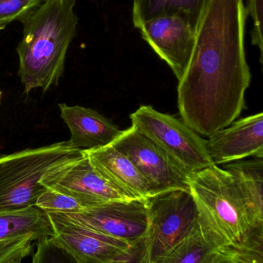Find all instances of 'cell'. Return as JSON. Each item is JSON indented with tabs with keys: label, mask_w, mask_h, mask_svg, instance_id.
I'll return each mask as SVG.
<instances>
[{
	"label": "cell",
	"mask_w": 263,
	"mask_h": 263,
	"mask_svg": "<svg viewBox=\"0 0 263 263\" xmlns=\"http://www.w3.org/2000/svg\"><path fill=\"white\" fill-rule=\"evenodd\" d=\"M243 0H208L196 29L189 64L179 81L182 120L209 136L240 116L251 72L245 52Z\"/></svg>",
	"instance_id": "obj_1"
},
{
	"label": "cell",
	"mask_w": 263,
	"mask_h": 263,
	"mask_svg": "<svg viewBox=\"0 0 263 263\" xmlns=\"http://www.w3.org/2000/svg\"><path fill=\"white\" fill-rule=\"evenodd\" d=\"M76 0H45L26 20L17 47L19 76L25 92H43L58 83L66 52L77 35Z\"/></svg>",
	"instance_id": "obj_2"
},
{
	"label": "cell",
	"mask_w": 263,
	"mask_h": 263,
	"mask_svg": "<svg viewBox=\"0 0 263 263\" xmlns=\"http://www.w3.org/2000/svg\"><path fill=\"white\" fill-rule=\"evenodd\" d=\"M188 185L201 232L218 252L239 242L256 224L236 179L226 170L213 165L190 173Z\"/></svg>",
	"instance_id": "obj_3"
},
{
	"label": "cell",
	"mask_w": 263,
	"mask_h": 263,
	"mask_svg": "<svg viewBox=\"0 0 263 263\" xmlns=\"http://www.w3.org/2000/svg\"><path fill=\"white\" fill-rule=\"evenodd\" d=\"M83 156L84 150L64 141L0 157V213L35 206L47 190L40 182Z\"/></svg>",
	"instance_id": "obj_4"
},
{
	"label": "cell",
	"mask_w": 263,
	"mask_h": 263,
	"mask_svg": "<svg viewBox=\"0 0 263 263\" xmlns=\"http://www.w3.org/2000/svg\"><path fill=\"white\" fill-rule=\"evenodd\" d=\"M148 263H154L183 240L199 225L196 201L189 190H173L146 199Z\"/></svg>",
	"instance_id": "obj_5"
},
{
	"label": "cell",
	"mask_w": 263,
	"mask_h": 263,
	"mask_svg": "<svg viewBox=\"0 0 263 263\" xmlns=\"http://www.w3.org/2000/svg\"><path fill=\"white\" fill-rule=\"evenodd\" d=\"M132 126L160 145L189 173L214 165L202 139L182 120L142 106L130 116Z\"/></svg>",
	"instance_id": "obj_6"
},
{
	"label": "cell",
	"mask_w": 263,
	"mask_h": 263,
	"mask_svg": "<svg viewBox=\"0 0 263 263\" xmlns=\"http://www.w3.org/2000/svg\"><path fill=\"white\" fill-rule=\"evenodd\" d=\"M111 145L135 165L153 195L173 190H189L190 173L135 126L122 131Z\"/></svg>",
	"instance_id": "obj_7"
},
{
	"label": "cell",
	"mask_w": 263,
	"mask_h": 263,
	"mask_svg": "<svg viewBox=\"0 0 263 263\" xmlns=\"http://www.w3.org/2000/svg\"><path fill=\"white\" fill-rule=\"evenodd\" d=\"M46 189L77 199L85 209L105 202L136 199L100 174L84 156L40 182Z\"/></svg>",
	"instance_id": "obj_8"
},
{
	"label": "cell",
	"mask_w": 263,
	"mask_h": 263,
	"mask_svg": "<svg viewBox=\"0 0 263 263\" xmlns=\"http://www.w3.org/2000/svg\"><path fill=\"white\" fill-rule=\"evenodd\" d=\"M46 214L54 231L51 237L78 263H111L133 243L93 230L65 213Z\"/></svg>",
	"instance_id": "obj_9"
},
{
	"label": "cell",
	"mask_w": 263,
	"mask_h": 263,
	"mask_svg": "<svg viewBox=\"0 0 263 263\" xmlns=\"http://www.w3.org/2000/svg\"><path fill=\"white\" fill-rule=\"evenodd\" d=\"M65 214L93 230L129 242L145 237L149 225L146 199L111 201Z\"/></svg>",
	"instance_id": "obj_10"
},
{
	"label": "cell",
	"mask_w": 263,
	"mask_h": 263,
	"mask_svg": "<svg viewBox=\"0 0 263 263\" xmlns=\"http://www.w3.org/2000/svg\"><path fill=\"white\" fill-rule=\"evenodd\" d=\"M138 29L144 40L166 62L179 81L196 44V30L191 23L178 15H163L145 22Z\"/></svg>",
	"instance_id": "obj_11"
},
{
	"label": "cell",
	"mask_w": 263,
	"mask_h": 263,
	"mask_svg": "<svg viewBox=\"0 0 263 263\" xmlns=\"http://www.w3.org/2000/svg\"><path fill=\"white\" fill-rule=\"evenodd\" d=\"M210 135L205 146L214 165L240 160L249 156L263 158V114L233 122Z\"/></svg>",
	"instance_id": "obj_12"
},
{
	"label": "cell",
	"mask_w": 263,
	"mask_h": 263,
	"mask_svg": "<svg viewBox=\"0 0 263 263\" xmlns=\"http://www.w3.org/2000/svg\"><path fill=\"white\" fill-rule=\"evenodd\" d=\"M60 117L71 132L69 143L82 150L111 145L121 134L115 125L94 109L60 103Z\"/></svg>",
	"instance_id": "obj_13"
},
{
	"label": "cell",
	"mask_w": 263,
	"mask_h": 263,
	"mask_svg": "<svg viewBox=\"0 0 263 263\" xmlns=\"http://www.w3.org/2000/svg\"><path fill=\"white\" fill-rule=\"evenodd\" d=\"M94 168L136 199L154 196L152 190L135 165L123 153L109 145L84 150Z\"/></svg>",
	"instance_id": "obj_14"
},
{
	"label": "cell",
	"mask_w": 263,
	"mask_h": 263,
	"mask_svg": "<svg viewBox=\"0 0 263 263\" xmlns=\"http://www.w3.org/2000/svg\"><path fill=\"white\" fill-rule=\"evenodd\" d=\"M208 0H134L132 18L138 29L145 22L163 15H178L188 20L195 29Z\"/></svg>",
	"instance_id": "obj_15"
},
{
	"label": "cell",
	"mask_w": 263,
	"mask_h": 263,
	"mask_svg": "<svg viewBox=\"0 0 263 263\" xmlns=\"http://www.w3.org/2000/svg\"><path fill=\"white\" fill-rule=\"evenodd\" d=\"M224 170L236 179L253 222H263V158L230 162Z\"/></svg>",
	"instance_id": "obj_16"
},
{
	"label": "cell",
	"mask_w": 263,
	"mask_h": 263,
	"mask_svg": "<svg viewBox=\"0 0 263 263\" xmlns=\"http://www.w3.org/2000/svg\"><path fill=\"white\" fill-rule=\"evenodd\" d=\"M54 235L47 214L36 206L0 213V242L32 236L37 240Z\"/></svg>",
	"instance_id": "obj_17"
},
{
	"label": "cell",
	"mask_w": 263,
	"mask_h": 263,
	"mask_svg": "<svg viewBox=\"0 0 263 263\" xmlns=\"http://www.w3.org/2000/svg\"><path fill=\"white\" fill-rule=\"evenodd\" d=\"M217 253L205 240L198 225L189 236L154 263H212Z\"/></svg>",
	"instance_id": "obj_18"
},
{
	"label": "cell",
	"mask_w": 263,
	"mask_h": 263,
	"mask_svg": "<svg viewBox=\"0 0 263 263\" xmlns=\"http://www.w3.org/2000/svg\"><path fill=\"white\" fill-rule=\"evenodd\" d=\"M219 252L236 263H263V222L252 226L239 242Z\"/></svg>",
	"instance_id": "obj_19"
},
{
	"label": "cell",
	"mask_w": 263,
	"mask_h": 263,
	"mask_svg": "<svg viewBox=\"0 0 263 263\" xmlns=\"http://www.w3.org/2000/svg\"><path fill=\"white\" fill-rule=\"evenodd\" d=\"M35 206L46 213H74L85 210L74 198L49 189L40 195Z\"/></svg>",
	"instance_id": "obj_20"
},
{
	"label": "cell",
	"mask_w": 263,
	"mask_h": 263,
	"mask_svg": "<svg viewBox=\"0 0 263 263\" xmlns=\"http://www.w3.org/2000/svg\"><path fill=\"white\" fill-rule=\"evenodd\" d=\"M42 0H0V30L9 23L26 20Z\"/></svg>",
	"instance_id": "obj_21"
},
{
	"label": "cell",
	"mask_w": 263,
	"mask_h": 263,
	"mask_svg": "<svg viewBox=\"0 0 263 263\" xmlns=\"http://www.w3.org/2000/svg\"><path fill=\"white\" fill-rule=\"evenodd\" d=\"M30 263H78L52 237L39 239Z\"/></svg>",
	"instance_id": "obj_22"
},
{
	"label": "cell",
	"mask_w": 263,
	"mask_h": 263,
	"mask_svg": "<svg viewBox=\"0 0 263 263\" xmlns=\"http://www.w3.org/2000/svg\"><path fill=\"white\" fill-rule=\"evenodd\" d=\"M262 1L263 0H247L245 6L247 16L250 15L253 18V29L251 32L252 43L257 46L260 51V63H263L262 42Z\"/></svg>",
	"instance_id": "obj_23"
},
{
	"label": "cell",
	"mask_w": 263,
	"mask_h": 263,
	"mask_svg": "<svg viewBox=\"0 0 263 263\" xmlns=\"http://www.w3.org/2000/svg\"><path fill=\"white\" fill-rule=\"evenodd\" d=\"M32 236H23L19 239L0 242V263L9 260L19 253L32 251V242L36 241Z\"/></svg>",
	"instance_id": "obj_24"
},
{
	"label": "cell",
	"mask_w": 263,
	"mask_h": 263,
	"mask_svg": "<svg viewBox=\"0 0 263 263\" xmlns=\"http://www.w3.org/2000/svg\"><path fill=\"white\" fill-rule=\"evenodd\" d=\"M111 263H148L146 236L133 242L126 253Z\"/></svg>",
	"instance_id": "obj_25"
},
{
	"label": "cell",
	"mask_w": 263,
	"mask_h": 263,
	"mask_svg": "<svg viewBox=\"0 0 263 263\" xmlns=\"http://www.w3.org/2000/svg\"><path fill=\"white\" fill-rule=\"evenodd\" d=\"M212 263H236L228 255L223 252H218L214 260Z\"/></svg>",
	"instance_id": "obj_26"
},
{
	"label": "cell",
	"mask_w": 263,
	"mask_h": 263,
	"mask_svg": "<svg viewBox=\"0 0 263 263\" xmlns=\"http://www.w3.org/2000/svg\"><path fill=\"white\" fill-rule=\"evenodd\" d=\"M32 251H26L23 253H19L16 256L9 259V260L6 261L3 263H23V259L27 257L28 256L32 253Z\"/></svg>",
	"instance_id": "obj_27"
},
{
	"label": "cell",
	"mask_w": 263,
	"mask_h": 263,
	"mask_svg": "<svg viewBox=\"0 0 263 263\" xmlns=\"http://www.w3.org/2000/svg\"><path fill=\"white\" fill-rule=\"evenodd\" d=\"M0 98H1V91H0Z\"/></svg>",
	"instance_id": "obj_28"
}]
</instances>
